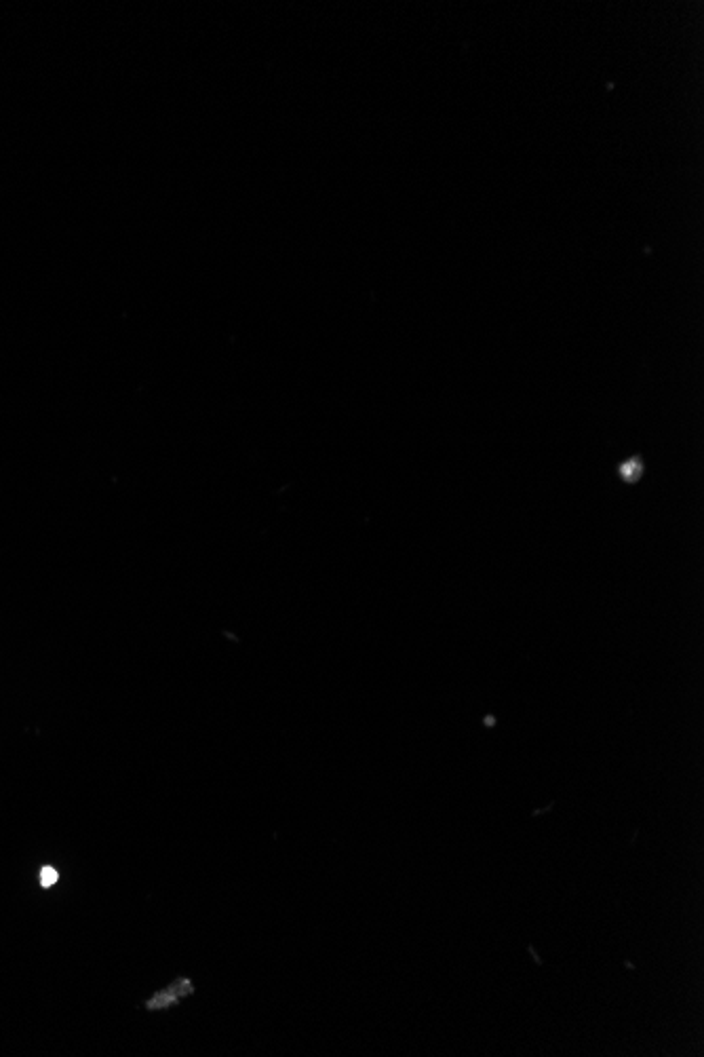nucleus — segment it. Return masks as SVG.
Returning <instances> with one entry per match:
<instances>
[{
    "mask_svg": "<svg viewBox=\"0 0 704 1057\" xmlns=\"http://www.w3.org/2000/svg\"><path fill=\"white\" fill-rule=\"evenodd\" d=\"M57 882V872L53 868H43L41 872V884L47 889V887H53V884Z\"/></svg>",
    "mask_w": 704,
    "mask_h": 1057,
    "instance_id": "nucleus-1",
    "label": "nucleus"
}]
</instances>
